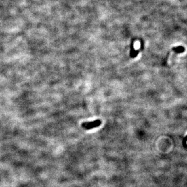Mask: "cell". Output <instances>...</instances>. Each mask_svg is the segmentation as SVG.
Instances as JSON below:
<instances>
[{"label":"cell","mask_w":187,"mask_h":187,"mask_svg":"<svg viewBox=\"0 0 187 187\" xmlns=\"http://www.w3.org/2000/svg\"><path fill=\"white\" fill-rule=\"evenodd\" d=\"M102 124V120L100 119H97L94 121L86 122L81 124L82 128L85 130H91L98 127Z\"/></svg>","instance_id":"6da1fadb"}]
</instances>
